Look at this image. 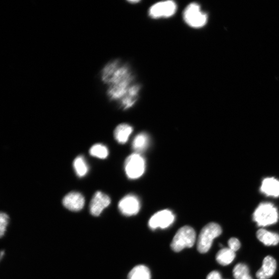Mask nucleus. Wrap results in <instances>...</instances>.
I'll return each instance as SVG.
<instances>
[{"instance_id": "obj_1", "label": "nucleus", "mask_w": 279, "mask_h": 279, "mask_svg": "<svg viewBox=\"0 0 279 279\" xmlns=\"http://www.w3.org/2000/svg\"><path fill=\"white\" fill-rule=\"evenodd\" d=\"M101 77L108 87L107 95L111 100L117 102L124 109L136 104L141 87L135 83L134 76L127 65L113 60L104 67Z\"/></svg>"}, {"instance_id": "obj_2", "label": "nucleus", "mask_w": 279, "mask_h": 279, "mask_svg": "<svg viewBox=\"0 0 279 279\" xmlns=\"http://www.w3.org/2000/svg\"><path fill=\"white\" fill-rule=\"evenodd\" d=\"M279 213L276 206L271 203L260 204L253 214V220L258 226L265 227L276 223Z\"/></svg>"}, {"instance_id": "obj_3", "label": "nucleus", "mask_w": 279, "mask_h": 279, "mask_svg": "<svg viewBox=\"0 0 279 279\" xmlns=\"http://www.w3.org/2000/svg\"><path fill=\"white\" fill-rule=\"evenodd\" d=\"M221 226L216 223H210L205 225L200 233L197 248L201 253L208 252L211 249L214 239L222 233Z\"/></svg>"}, {"instance_id": "obj_4", "label": "nucleus", "mask_w": 279, "mask_h": 279, "mask_svg": "<svg viewBox=\"0 0 279 279\" xmlns=\"http://www.w3.org/2000/svg\"><path fill=\"white\" fill-rule=\"evenodd\" d=\"M196 233L193 228L189 226L181 227L177 232L171 242L172 249L176 252L186 248H191L195 243Z\"/></svg>"}, {"instance_id": "obj_5", "label": "nucleus", "mask_w": 279, "mask_h": 279, "mask_svg": "<svg viewBox=\"0 0 279 279\" xmlns=\"http://www.w3.org/2000/svg\"><path fill=\"white\" fill-rule=\"evenodd\" d=\"M183 18L188 26L193 28L204 26L208 21V16L201 10L199 4L192 3L185 8Z\"/></svg>"}, {"instance_id": "obj_6", "label": "nucleus", "mask_w": 279, "mask_h": 279, "mask_svg": "<svg viewBox=\"0 0 279 279\" xmlns=\"http://www.w3.org/2000/svg\"><path fill=\"white\" fill-rule=\"evenodd\" d=\"M145 169V160L139 154H133L127 157L125 163V169L128 177L132 179H137L144 174Z\"/></svg>"}, {"instance_id": "obj_7", "label": "nucleus", "mask_w": 279, "mask_h": 279, "mask_svg": "<svg viewBox=\"0 0 279 279\" xmlns=\"http://www.w3.org/2000/svg\"><path fill=\"white\" fill-rule=\"evenodd\" d=\"M177 8L176 4L172 1L158 2L150 8L149 15L153 19L170 17L176 13Z\"/></svg>"}, {"instance_id": "obj_8", "label": "nucleus", "mask_w": 279, "mask_h": 279, "mask_svg": "<svg viewBox=\"0 0 279 279\" xmlns=\"http://www.w3.org/2000/svg\"><path fill=\"white\" fill-rule=\"evenodd\" d=\"M174 220V214L171 211L165 210L154 214L150 220L149 225L153 230L159 228L164 229L170 226Z\"/></svg>"}, {"instance_id": "obj_9", "label": "nucleus", "mask_w": 279, "mask_h": 279, "mask_svg": "<svg viewBox=\"0 0 279 279\" xmlns=\"http://www.w3.org/2000/svg\"><path fill=\"white\" fill-rule=\"evenodd\" d=\"M118 206L120 212L126 216L137 214L141 208L139 199L133 195H128L124 197L119 201Z\"/></svg>"}, {"instance_id": "obj_10", "label": "nucleus", "mask_w": 279, "mask_h": 279, "mask_svg": "<svg viewBox=\"0 0 279 279\" xmlns=\"http://www.w3.org/2000/svg\"><path fill=\"white\" fill-rule=\"evenodd\" d=\"M111 203L110 197L101 191H97L90 203V213L94 216H99Z\"/></svg>"}, {"instance_id": "obj_11", "label": "nucleus", "mask_w": 279, "mask_h": 279, "mask_svg": "<svg viewBox=\"0 0 279 279\" xmlns=\"http://www.w3.org/2000/svg\"><path fill=\"white\" fill-rule=\"evenodd\" d=\"M63 204L65 208L70 211L78 212L83 208L85 199L80 193L72 192L63 198Z\"/></svg>"}, {"instance_id": "obj_12", "label": "nucleus", "mask_w": 279, "mask_h": 279, "mask_svg": "<svg viewBox=\"0 0 279 279\" xmlns=\"http://www.w3.org/2000/svg\"><path fill=\"white\" fill-rule=\"evenodd\" d=\"M277 269L276 260L271 256H267L263 260L262 268L257 272L258 279H269L275 274Z\"/></svg>"}, {"instance_id": "obj_13", "label": "nucleus", "mask_w": 279, "mask_h": 279, "mask_svg": "<svg viewBox=\"0 0 279 279\" xmlns=\"http://www.w3.org/2000/svg\"><path fill=\"white\" fill-rule=\"evenodd\" d=\"M261 192L268 197H279V180L274 177L264 178L260 188Z\"/></svg>"}, {"instance_id": "obj_14", "label": "nucleus", "mask_w": 279, "mask_h": 279, "mask_svg": "<svg viewBox=\"0 0 279 279\" xmlns=\"http://www.w3.org/2000/svg\"><path fill=\"white\" fill-rule=\"evenodd\" d=\"M258 239L267 246H276L279 242V235L271 232L264 228H261L257 233Z\"/></svg>"}, {"instance_id": "obj_15", "label": "nucleus", "mask_w": 279, "mask_h": 279, "mask_svg": "<svg viewBox=\"0 0 279 279\" xmlns=\"http://www.w3.org/2000/svg\"><path fill=\"white\" fill-rule=\"evenodd\" d=\"M133 131L132 127L127 124H120L116 127L114 132L115 140L119 144L126 143Z\"/></svg>"}, {"instance_id": "obj_16", "label": "nucleus", "mask_w": 279, "mask_h": 279, "mask_svg": "<svg viewBox=\"0 0 279 279\" xmlns=\"http://www.w3.org/2000/svg\"><path fill=\"white\" fill-rule=\"evenodd\" d=\"M149 137L146 133H139L132 142V148L138 154L144 152L149 147Z\"/></svg>"}, {"instance_id": "obj_17", "label": "nucleus", "mask_w": 279, "mask_h": 279, "mask_svg": "<svg viewBox=\"0 0 279 279\" xmlns=\"http://www.w3.org/2000/svg\"><path fill=\"white\" fill-rule=\"evenodd\" d=\"M235 257V252L228 248H225L217 253L216 258L218 263L223 266H226L231 263Z\"/></svg>"}, {"instance_id": "obj_18", "label": "nucleus", "mask_w": 279, "mask_h": 279, "mask_svg": "<svg viewBox=\"0 0 279 279\" xmlns=\"http://www.w3.org/2000/svg\"><path fill=\"white\" fill-rule=\"evenodd\" d=\"M150 270L144 265H138L133 268L129 273L128 279H151Z\"/></svg>"}, {"instance_id": "obj_19", "label": "nucleus", "mask_w": 279, "mask_h": 279, "mask_svg": "<svg viewBox=\"0 0 279 279\" xmlns=\"http://www.w3.org/2000/svg\"><path fill=\"white\" fill-rule=\"evenodd\" d=\"M74 167L76 174L79 177L86 176L89 171L88 166L83 156H78L74 162Z\"/></svg>"}, {"instance_id": "obj_20", "label": "nucleus", "mask_w": 279, "mask_h": 279, "mask_svg": "<svg viewBox=\"0 0 279 279\" xmlns=\"http://www.w3.org/2000/svg\"><path fill=\"white\" fill-rule=\"evenodd\" d=\"M233 274L235 279H253L250 275L248 267L244 264H237L234 267Z\"/></svg>"}, {"instance_id": "obj_21", "label": "nucleus", "mask_w": 279, "mask_h": 279, "mask_svg": "<svg viewBox=\"0 0 279 279\" xmlns=\"http://www.w3.org/2000/svg\"><path fill=\"white\" fill-rule=\"evenodd\" d=\"M91 156L98 158V159H106L109 154L108 148L105 145L101 144H96L93 145L90 150Z\"/></svg>"}, {"instance_id": "obj_22", "label": "nucleus", "mask_w": 279, "mask_h": 279, "mask_svg": "<svg viewBox=\"0 0 279 279\" xmlns=\"http://www.w3.org/2000/svg\"><path fill=\"white\" fill-rule=\"evenodd\" d=\"M9 217L4 213L0 214V236L2 237L5 234L8 223Z\"/></svg>"}, {"instance_id": "obj_23", "label": "nucleus", "mask_w": 279, "mask_h": 279, "mask_svg": "<svg viewBox=\"0 0 279 279\" xmlns=\"http://www.w3.org/2000/svg\"><path fill=\"white\" fill-rule=\"evenodd\" d=\"M228 248L234 252L238 251L241 246L239 240L236 238H230L228 241Z\"/></svg>"}, {"instance_id": "obj_24", "label": "nucleus", "mask_w": 279, "mask_h": 279, "mask_svg": "<svg viewBox=\"0 0 279 279\" xmlns=\"http://www.w3.org/2000/svg\"><path fill=\"white\" fill-rule=\"evenodd\" d=\"M206 279H223L220 272L217 271H213L210 273Z\"/></svg>"}, {"instance_id": "obj_25", "label": "nucleus", "mask_w": 279, "mask_h": 279, "mask_svg": "<svg viewBox=\"0 0 279 279\" xmlns=\"http://www.w3.org/2000/svg\"><path fill=\"white\" fill-rule=\"evenodd\" d=\"M4 254V251H1V259H2Z\"/></svg>"}, {"instance_id": "obj_26", "label": "nucleus", "mask_w": 279, "mask_h": 279, "mask_svg": "<svg viewBox=\"0 0 279 279\" xmlns=\"http://www.w3.org/2000/svg\"><path fill=\"white\" fill-rule=\"evenodd\" d=\"M139 2H140L139 1H129V2L131 3H138Z\"/></svg>"}]
</instances>
